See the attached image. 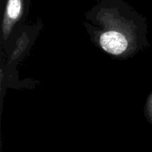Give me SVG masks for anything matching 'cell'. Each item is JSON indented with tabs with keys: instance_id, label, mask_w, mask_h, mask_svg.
<instances>
[{
	"instance_id": "6da1fadb",
	"label": "cell",
	"mask_w": 152,
	"mask_h": 152,
	"mask_svg": "<svg viewBox=\"0 0 152 152\" xmlns=\"http://www.w3.org/2000/svg\"><path fill=\"white\" fill-rule=\"evenodd\" d=\"M25 2L26 0H6L5 15L3 25L4 34L8 33L13 24L22 16Z\"/></svg>"
},
{
	"instance_id": "7a4b0ae2",
	"label": "cell",
	"mask_w": 152,
	"mask_h": 152,
	"mask_svg": "<svg viewBox=\"0 0 152 152\" xmlns=\"http://www.w3.org/2000/svg\"><path fill=\"white\" fill-rule=\"evenodd\" d=\"M151 105H152V99H151Z\"/></svg>"
}]
</instances>
